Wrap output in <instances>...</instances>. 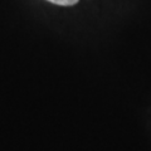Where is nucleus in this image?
Returning <instances> with one entry per match:
<instances>
[{"mask_svg": "<svg viewBox=\"0 0 151 151\" xmlns=\"http://www.w3.org/2000/svg\"><path fill=\"white\" fill-rule=\"evenodd\" d=\"M48 1L57 4V5H62V6H70L74 5L76 3H78V0H48Z\"/></svg>", "mask_w": 151, "mask_h": 151, "instance_id": "f257e3e1", "label": "nucleus"}]
</instances>
